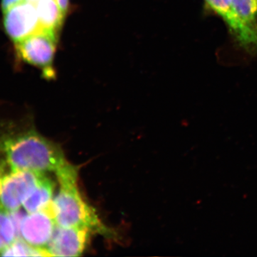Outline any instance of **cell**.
Listing matches in <instances>:
<instances>
[{
    "mask_svg": "<svg viewBox=\"0 0 257 257\" xmlns=\"http://www.w3.org/2000/svg\"><path fill=\"white\" fill-rule=\"evenodd\" d=\"M0 152L10 170L56 175L69 164L57 144L35 131L4 134Z\"/></svg>",
    "mask_w": 257,
    "mask_h": 257,
    "instance_id": "cell-1",
    "label": "cell"
},
{
    "mask_svg": "<svg viewBox=\"0 0 257 257\" xmlns=\"http://www.w3.org/2000/svg\"><path fill=\"white\" fill-rule=\"evenodd\" d=\"M60 191L52 202L57 226L85 228L92 232L111 237L113 233L101 222L96 211L80 194L77 186L78 172L59 177Z\"/></svg>",
    "mask_w": 257,
    "mask_h": 257,
    "instance_id": "cell-2",
    "label": "cell"
},
{
    "mask_svg": "<svg viewBox=\"0 0 257 257\" xmlns=\"http://www.w3.org/2000/svg\"><path fill=\"white\" fill-rule=\"evenodd\" d=\"M58 33L40 29L25 40L15 43V52L20 60L40 69L45 79L55 76L54 59L57 50Z\"/></svg>",
    "mask_w": 257,
    "mask_h": 257,
    "instance_id": "cell-3",
    "label": "cell"
},
{
    "mask_svg": "<svg viewBox=\"0 0 257 257\" xmlns=\"http://www.w3.org/2000/svg\"><path fill=\"white\" fill-rule=\"evenodd\" d=\"M43 175L10 169L5 172L0 180V206L10 212L18 211Z\"/></svg>",
    "mask_w": 257,
    "mask_h": 257,
    "instance_id": "cell-4",
    "label": "cell"
},
{
    "mask_svg": "<svg viewBox=\"0 0 257 257\" xmlns=\"http://www.w3.org/2000/svg\"><path fill=\"white\" fill-rule=\"evenodd\" d=\"M3 13L5 32L14 43L25 40L40 30L36 7L30 0L17 3Z\"/></svg>",
    "mask_w": 257,
    "mask_h": 257,
    "instance_id": "cell-5",
    "label": "cell"
},
{
    "mask_svg": "<svg viewBox=\"0 0 257 257\" xmlns=\"http://www.w3.org/2000/svg\"><path fill=\"white\" fill-rule=\"evenodd\" d=\"M51 204L42 210L29 213L20 222L22 239L35 247L47 249L55 234L57 224Z\"/></svg>",
    "mask_w": 257,
    "mask_h": 257,
    "instance_id": "cell-6",
    "label": "cell"
},
{
    "mask_svg": "<svg viewBox=\"0 0 257 257\" xmlns=\"http://www.w3.org/2000/svg\"><path fill=\"white\" fill-rule=\"evenodd\" d=\"M208 8L222 19L235 41L250 54L257 53V34L248 29L236 13L232 0H204Z\"/></svg>",
    "mask_w": 257,
    "mask_h": 257,
    "instance_id": "cell-7",
    "label": "cell"
},
{
    "mask_svg": "<svg viewBox=\"0 0 257 257\" xmlns=\"http://www.w3.org/2000/svg\"><path fill=\"white\" fill-rule=\"evenodd\" d=\"M91 231L85 228L57 226L47 250L52 256H78L85 249Z\"/></svg>",
    "mask_w": 257,
    "mask_h": 257,
    "instance_id": "cell-8",
    "label": "cell"
},
{
    "mask_svg": "<svg viewBox=\"0 0 257 257\" xmlns=\"http://www.w3.org/2000/svg\"><path fill=\"white\" fill-rule=\"evenodd\" d=\"M40 29L58 33L63 25L66 13L57 0H34Z\"/></svg>",
    "mask_w": 257,
    "mask_h": 257,
    "instance_id": "cell-9",
    "label": "cell"
},
{
    "mask_svg": "<svg viewBox=\"0 0 257 257\" xmlns=\"http://www.w3.org/2000/svg\"><path fill=\"white\" fill-rule=\"evenodd\" d=\"M55 184L46 175L42 176L36 187L23 202V207L28 213L45 209L52 202Z\"/></svg>",
    "mask_w": 257,
    "mask_h": 257,
    "instance_id": "cell-10",
    "label": "cell"
},
{
    "mask_svg": "<svg viewBox=\"0 0 257 257\" xmlns=\"http://www.w3.org/2000/svg\"><path fill=\"white\" fill-rule=\"evenodd\" d=\"M19 235L18 226L11 213L0 206V253L18 239Z\"/></svg>",
    "mask_w": 257,
    "mask_h": 257,
    "instance_id": "cell-11",
    "label": "cell"
},
{
    "mask_svg": "<svg viewBox=\"0 0 257 257\" xmlns=\"http://www.w3.org/2000/svg\"><path fill=\"white\" fill-rule=\"evenodd\" d=\"M236 13L251 31L257 34V0H232Z\"/></svg>",
    "mask_w": 257,
    "mask_h": 257,
    "instance_id": "cell-12",
    "label": "cell"
},
{
    "mask_svg": "<svg viewBox=\"0 0 257 257\" xmlns=\"http://www.w3.org/2000/svg\"><path fill=\"white\" fill-rule=\"evenodd\" d=\"M0 255L16 256H51L48 250L35 247L20 238L15 240L8 248H5Z\"/></svg>",
    "mask_w": 257,
    "mask_h": 257,
    "instance_id": "cell-13",
    "label": "cell"
},
{
    "mask_svg": "<svg viewBox=\"0 0 257 257\" xmlns=\"http://www.w3.org/2000/svg\"><path fill=\"white\" fill-rule=\"evenodd\" d=\"M25 1V0H2L1 8L3 11L10 8L17 3H20V2ZM30 1H34V0H30Z\"/></svg>",
    "mask_w": 257,
    "mask_h": 257,
    "instance_id": "cell-14",
    "label": "cell"
},
{
    "mask_svg": "<svg viewBox=\"0 0 257 257\" xmlns=\"http://www.w3.org/2000/svg\"><path fill=\"white\" fill-rule=\"evenodd\" d=\"M57 1L58 2L59 5H60L62 9L64 10V13L67 14L69 7V0H57Z\"/></svg>",
    "mask_w": 257,
    "mask_h": 257,
    "instance_id": "cell-15",
    "label": "cell"
},
{
    "mask_svg": "<svg viewBox=\"0 0 257 257\" xmlns=\"http://www.w3.org/2000/svg\"><path fill=\"white\" fill-rule=\"evenodd\" d=\"M6 166V163H5L4 160H0V180H1L2 177L5 174Z\"/></svg>",
    "mask_w": 257,
    "mask_h": 257,
    "instance_id": "cell-16",
    "label": "cell"
}]
</instances>
